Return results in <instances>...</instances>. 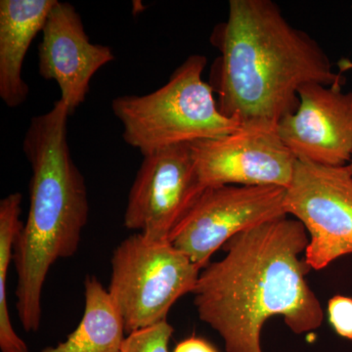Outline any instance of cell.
Masks as SVG:
<instances>
[{
    "label": "cell",
    "mask_w": 352,
    "mask_h": 352,
    "mask_svg": "<svg viewBox=\"0 0 352 352\" xmlns=\"http://www.w3.org/2000/svg\"><path fill=\"white\" fill-rule=\"evenodd\" d=\"M308 241L305 226L285 215L238 234L222 247L226 256L201 271L194 305L227 352H263L261 330L276 315L296 335L320 327L323 308L305 278Z\"/></svg>",
    "instance_id": "6da1fadb"
},
{
    "label": "cell",
    "mask_w": 352,
    "mask_h": 352,
    "mask_svg": "<svg viewBox=\"0 0 352 352\" xmlns=\"http://www.w3.org/2000/svg\"><path fill=\"white\" fill-rule=\"evenodd\" d=\"M206 189L191 144L145 155L129 190L124 226L151 239L168 241Z\"/></svg>",
    "instance_id": "ba28073f"
},
{
    "label": "cell",
    "mask_w": 352,
    "mask_h": 352,
    "mask_svg": "<svg viewBox=\"0 0 352 352\" xmlns=\"http://www.w3.org/2000/svg\"><path fill=\"white\" fill-rule=\"evenodd\" d=\"M111 266L108 292L127 333L166 321L173 305L192 294L201 271L170 241L140 233L113 250Z\"/></svg>",
    "instance_id": "5b68a950"
},
{
    "label": "cell",
    "mask_w": 352,
    "mask_h": 352,
    "mask_svg": "<svg viewBox=\"0 0 352 352\" xmlns=\"http://www.w3.org/2000/svg\"><path fill=\"white\" fill-rule=\"evenodd\" d=\"M342 85L307 83L298 109L278 124L277 133L296 160L322 166L352 161V91Z\"/></svg>",
    "instance_id": "30bf717a"
},
{
    "label": "cell",
    "mask_w": 352,
    "mask_h": 352,
    "mask_svg": "<svg viewBox=\"0 0 352 352\" xmlns=\"http://www.w3.org/2000/svg\"><path fill=\"white\" fill-rule=\"evenodd\" d=\"M207 58L192 55L152 94L113 99L124 141L142 156L180 144L221 138L240 129L220 112L214 88L203 80Z\"/></svg>",
    "instance_id": "277c9868"
},
{
    "label": "cell",
    "mask_w": 352,
    "mask_h": 352,
    "mask_svg": "<svg viewBox=\"0 0 352 352\" xmlns=\"http://www.w3.org/2000/svg\"><path fill=\"white\" fill-rule=\"evenodd\" d=\"M115 59L109 46L90 41L75 7L55 3L38 45V71L44 80L57 82L69 116L85 101L95 74Z\"/></svg>",
    "instance_id": "8fae6325"
},
{
    "label": "cell",
    "mask_w": 352,
    "mask_h": 352,
    "mask_svg": "<svg viewBox=\"0 0 352 352\" xmlns=\"http://www.w3.org/2000/svg\"><path fill=\"white\" fill-rule=\"evenodd\" d=\"M23 195L9 194L0 201V351L29 352L27 344L14 330L7 305V274L13 261L14 243L23 226Z\"/></svg>",
    "instance_id": "5bb4252c"
},
{
    "label": "cell",
    "mask_w": 352,
    "mask_h": 352,
    "mask_svg": "<svg viewBox=\"0 0 352 352\" xmlns=\"http://www.w3.org/2000/svg\"><path fill=\"white\" fill-rule=\"evenodd\" d=\"M85 305L78 327L67 340L41 352H120L126 327L108 289L96 277L85 280Z\"/></svg>",
    "instance_id": "4fadbf2b"
},
{
    "label": "cell",
    "mask_w": 352,
    "mask_h": 352,
    "mask_svg": "<svg viewBox=\"0 0 352 352\" xmlns=\"http://www.w3.org/2000/svg\"><path fill=\"white\" fill-rule=\"evenodd\" d=\"M212 43L221 53L217 106L240 127L276 129L298 109L303 85L344 83L318 43L271 0H231Z\"/></svg>",
    "instance_id": "7a4b0ae2"
},
{
    "label": "cell",
    "mask_w": 352,
    "mask_h": 352,
    "mask_svg": "<svg viewBox=\"0 0 352 352\" xmlns=\"http://www.w3.org/2000/svg\"><path fill=\"white\" fill-rule=\"evenodd\" d=\"M328 316L338 335L352 340V298L335 296L329 300Z\"/></svg>",
    "instance_id": "2e32d148"
},
{
    "label": "cell",
    "mask_w": 352,
    "mask_h": 352,
    "mask_svg": "<svg viewBox=\"0 0 352 352\" xmlns=\"http://www.w3.org/2000/svg\"><path fill=\"white\" fill-rule=\"evenodd\" d=\"M199 178L206 188L275 186L287 189L296 157L276 129L240 127L227 135L191 144Z\"/></svg>",
    "instance_id": "9c48e42d"
},
{
    "label": "cell",
    "mask_w": 352,
    "mask_h": 352,
    "mask_svg": "<svg viewBox=\"0 0 352 352\" xmlns=\"http://www.w3.org/2000/svg\"><path fill=\"white\" fill-rule=\"evenodd\" d=\"M173 333L168 320L134 331L126 336L120 352H168Z\"/></svg>",
    "instance_id": "9a60e30c"
},
{
    "label": "cell",
    "mask_w": 352,
    "mask_h": 352,
    "mask_svg": "<svg viewBox=\"0 0 352 352\" xmlns=\"http://www.w3.org/2000/svg\"><path fill=\"white\" fill-rule=\"evenodd\" d=\"M284 210L305 226L309 267L322 270L352 254V168L296 160Z\"/></svg>",
    "instance_id": "8992f818"
},
{
    "label": "cell",
    "mask_w": 352,
    "mask_h": 352,
    "mask_svg": "<svg viewBox=\"0 0 352 352\" xmlns=\"http://www.w3.org/2000/svg\"><path fill=\"white\" fill-rule=\"evenodd\" d=\"M351 164V168H352V161H351V164Z\"/></svg>",
    "instance_id": "d6986e66"
},
{
    "label": "cell",
    "mask_w": 352,
    "mask_h": 352,
    "mask_svg": "<svg viewBox=\"0 0 352 352\" xmlns=\"http://www.w3.org/2000/svg\"><path fill=\"white\" fill-rule=\"evenodd\" d=\"M57 0L0 1V98L9 108L22 106L30 88L22 76L28 50L43 32Z\"/></svg>",
    "instance_id": "7c38bea8"
},
{
    "label": "cell",
    "mask_w": 352,
    "mask_h": 352,
    "mask_svg": "<svg viewBox=\"0 0 352 352\" xmlns=\"http://www.w3.org/2000/svg\"><path fill=\"white\" fill-rule=\"evenodd\" d=\"M285 192L275 186L210 187L168 241L203 270L212 254L238 234L285 217Z\"/></svg>",
    "instance_id": "52a82bcc"
},
{
    "label": "cell",
    "mask_w": 352,
    "mask_h": 352,
    "mask_svg": "<svg viewBox=\"0 0 352 352\" xmlns=\"http://www.w3.org/2000/svg\"><path fill=\"white\" fill-rule=\"evenodd\" d=\"M340 72L349 71L352 69V62L349 60H342L339 63Z\"/></svg>",
    "instance_id": "ac0fdd59"
},
{
    "label": "cell",
    "mask_w": 352,
    "mask_h": 352,
    "mask_svg": "<svg viewBox=\"0 0 352 352\" xmlns=\"http://www.w3.org/2000/svg\"><path fill=\"white\" fill-rule=\"evenodd\" d=\"M68 108L61 99L32 118L23 151L32 166L30 208L16 237V309L25 332L41 327V296L50 268L75 256L89 217L87 184L72 157Z\"/></svg>",
    "instance_id": "3957f363"
},
{
    "label": "cell",
    "mask_w": 352,
    "mask_h": 352,
    "mask_svg": "<svg viewBox=\"0 0 352 352\" xmlns=\"http://www.w3.org/2000/svg\"><path fill=\"white\" fill-rule=\"evenodd\" d=\"M173 352H219L210 342L201 338L191 337L183 340Z\"/></svg>",
    "instance_id": "e0dca14e"
}]
</instances>
